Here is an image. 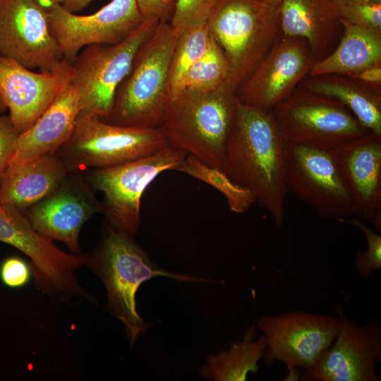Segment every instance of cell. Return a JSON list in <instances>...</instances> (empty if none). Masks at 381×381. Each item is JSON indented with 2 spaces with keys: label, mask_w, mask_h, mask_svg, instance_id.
Masks as SVG:
<instances>
[{
  "label": "cell",
  "mask_w": 381,
  "mask_h": 381,
  "mask_svg": "<svg viewBox=\"0 0 381 381\" xmlns=\"http://www.w3.org/2000/svg\"><path fill=\"white\" fill-rule=\"evenodd\" d=\"M284 146L272 111L244 104L237 99L222 171L252 193L255 202L272 214L277 226L284 221L288 192Z\"/></svg>",
  "instance_id": "cell-1"
},
{
  "label": "cell",
  "mask_w": 381,
  "mask_h": 381,
  "mask_svg": "<svg viewBox=\"0 0 381 381\" xmlns=\"http://www.w3.org/2000/svg\"><path fill=\"white\" fill-rule=\"evenodd\" d=\"M236 91L227 80L214 89H183L171 97L160 126L169 145L222 170L236 117Z\"/></svg>",
  "instance_id": "cell-2"
},
{
  "label": "cell",
  "mask_w": 381,
  "mask_h": 381,
  "mask_svg": "<svg viewBox=\"0 0 381 381\" xmlns=\"http://www.w3.org/2000/svg\"><path fill=\"white\" fill-rule=\"evenodd\" d=\"M86 263L103 282L109 311L124 325L131 346L151 325L145 322L136 310L135 295L143 282L157 276L180 282H214L159 267L131 235L111 224L106 227L94 253L85 258Z\"/></svg>",
  "instance_id": "cell-3"
},
{
  "label": "cell",
  "mask_w": 381,
  "mask_h": 381,
  "mask_svg": "<svg viewBox=\"0 0 381 381\" xmlns=\"http://www.w3.org/2000/svg\"><path fill=\"white\" fill-rule=\"evenodd\" d=\"M179 35L167 21L159 23L138 49L104 121L124 126L160 127L171 99L169 68Z\"/></svg>",
  "instance_id": "cell-4"
},
{
  "label": "cell",
  "mask_w": 381,
  "mask_h": 381,
  "mask_svg": "<svg viewBox=\"0 0 381 381\" xmlns=\"http://www.w3.org/2000/svg\"><path fill=\"white\" fill-rule=\"evenodd\" d=\"M223 51L237 90L279 34L278 6L264 0H218L207 23Z\"/></svg>",
  "instance_id": "cell-5"
},
{
  "label": "cell",
  "mask_w": 381,
  "mask_h": 381,
  "mask_svg": "<svg viewBox=\"0 0 381 381\" xmlns=\"http://www.w3.org/2000/svg\"><path fill=\"white\" fill-rule=\"evenodd\" d=\"M160 21L145 18L125 40L116 44H92L82 49L72 66L70 84L78 91L79 114L105 121L117 88L128 74L136 54Z\"/></svg>",
  "instance_id": "cell-6"
},
{
  "label": "cell",
  "mask_w": 381,
  "mask_h": 381,
  "mask_svg": "<svg viewBox=\"0 0 381 381\" xmlns=\"http://www.w3.org/2000/svg\"><path fill=\"white\" fill-rule=\"evenodd\" d=\"M272 113L285 143L331 150L370 133L343 103L300 84Z\"/></svg>",
  "instance_id": "cell-7"
},
{
  "label": "cell",
  "mask_w": 381,
  "mask_h": 381,
  "mask_svg": "<svg viewBox=\"0 0 381 381\" xmlns=\"http://www.w3.org/2000/svg\"><path fill=\"white\" fill-rule=\"evenodd\" d=\"M169 145L160 127L119 126L79 114L71 138L54 155L70 171L120 165L152 155Z\"/></svg>",
  "instance_id": "cell-8"
},
{
  "label": "cell",
  "mask_w": 381,
  "mask_h": 381,
  "mask_svg": "<svg viewBox=\"0 0 381 381\" xmlns=\"http://www.w3.org/2000/svg\"><path fill=\"white\" fill-rule=\"evenodd\" d=\"M188 153L169 145L148 156L120 165L95 169L94 188L103 194L102 212L110 224L131 236L140 224V201L147 187L162 172L180 171Z\"/></svg>",
  "instance_id": "cell-9"
},
{
  "label": "cell",
  "mask_w": 381,
  "mask_h": 381,
  "mask_svg": "<svg viewBox=\"0 0 381 381\" xmlns=\"http://www.w3.org/2000/svg\"><path fill=\"white\" fill-rule=\"evenodd\" d=\"M288 191L311 206L320 217L338 220L355 215V207L330 150L285 143Z\"/></svg>",
  "instance_id": "cell-10"
},
{
  "label": "cell",
  "mask_w": 381,
  "mask_h": 381,
  "mask_svg": "<svg viewBox=\"0 0 381 381\" xmlns=\"http://www.w3.org/2000/svg\"><path fill=\"white\" fill-rule=\"evenodd\" d=\"M0 54L30 70L72 68L51 33L46 6L37 0H0Z\"/></svg>",
  "instance_id": "cell-11"
},
{
  "label": "cell",
  "mask_w": 381,
  "mask_h": 381,
  "mask_svg": "<svg viewBox=\"0 0 381 381\" xmlns=\"http://www.w3.org/2000/svg\"><path fill=\"white\" fill-rule=\"evenodd\" d=\"M256 326L266 339L265 365L279 361L302 371L318 361L338 332L337 317L303 310L260 316Z\"/></svg>",
  "instance_id": "cell-12"
},
{
  "label": "cell",
  "mask_w": 381,
  "mask_h": 381,
  "mask_svg": "<svg viewBox=\"0 0 381 381\" xmlns=\"http://www.w3.org/2000/svg\"><path fill=\"white\" fill-rule=\"evenodd\" d=\"M0 241L28 257L36 285L43 293L86 295L75 274V270L85 264V258L60 250L52 240L37 233L20 210L0 205Z\"/></svg>",
  "instance_id": "cell-13"
},
{
  "label": "cell",
  "mask_w": 381,
  "mask_h": 381,
  "mask_svg": "<svg viewBox=\"0 0 381 381\" xmlns=\"http://www.w3.org/2000/svg\"><path fill=\"white\" fill-rule=\"evenodd\" d=\"M317 60L307 41L280 33L270 49L238 87L243 104L272 111L308 75Z\"/></svg>",
  "instance_id": "cell-14"
},
{
  "label": "cell",
  "mask_w": 381,
  "mask_h": 381,
  "mask_svg": "<svg viewBox=\"0 0 381 381\" xmlns=\"http://www.w3.org/2000/svg\"><path fill=\"white\" fill-rule=\"evenodd\" d=\"M338 332L330 346L310 369L305 381H380L375 364L381 363V325L375 320L363 325L348 319L337 306Z\"/></svg>",
  "instance_id": "cell-15"
},
{
  "label": "cell",
  "mask_w": 381,
  "mask_h": 381,
  "mask_svg": "<svg viewBox=\"0 0 381 381\" xmlns=\"http://www.w3.org/2000/svg\"><path fill=\"white\" fill-rule=\"evenodd\" d=\"M49 26L64 59L72 65L78 53L92 44H116L143 21L136 0H111L87 16L70 13L60 4L47 6Z\"/></svg>",
  "instance_id": "cell-16"
},
{
  "label": "cell",
  "mask_w": 381,
  "mask_h": 381,
  "mask_svg": "<svg viewBox=\"0 0 381 381\" xmlns=\"http://www.w3.org/2000/svg\"><path fill=\"white\" fill-rule=\"evenodd\" d=\"M102 205L83 179L68 176L51 195L26 210L25 217L32 228L50 240L65 243L74 253H80L78 236Z\"/></svg>",
  "instance_id": "cell-17"
},
{
  "label": "cell",
  "mask_w": 381,
  "mask_h": 381,
  "mask_svg": "<svg viewBox=\"0 0 381 381\" xmlns=\"http://www.w3.org/2000/svg\"><path fill=\"white\" fill-rule=\"evenodd\" d=\"M71 70L33 72L0 54V94L18 134L28 130L70 84Z\"/></svg>",
  "instance_id": "cell-18"
},
{
  "label": "cell",
  "mask_w": 381,
  "mask_h": 381,
  "mask_svg": "<svg viewBox=\"0 0 381 381\" xmlns=\"http://www.w3.org/2000/svg\"><path fill=\"white\" fill-rule=\"evenodd\" d=\"M330 151L351 195L355 215L381 231V136L370 132Z\"/></svg>",
  "instance_id": "cell-19"
},
{
  "label": "cell",
  "mask_w": 381,
  "mask_h": 381,
  "mask_svg": "<svg viewBox=\"0 0 381 381\" xmlns=\"http://www.w3.org/2000/svg\"><path fill=\"white\" fill-rule=\"evenodd\" d=\"M278 9L280 33L305 39L317 61L339 44L343 26L331 0H282Z\"/></svg>",
  "instance_id": "cell-20"
},
{
  "label": "cell",
  "mask_w": 381,
  "mask_h": 381,
  "mask_svg": "<svg viewBox=\"0 0 381 381\" xmlns=\"http://www.w3.org/2000/svg\"><path fill=\"white\" fill-rule=\"evenodd\" d=\"M78 115V93L68 84L42 116L28 130L18 135L8 164L54 154L71 138Z\"/></svg>",
  "instance_id": "cell-21"
},
{
  "label": "cell",
  "mask_w": 381,
  "mask_h": 381,
  "mask_svg": "<svg viewBox=\"0 0 381 381\" xmlns=\"http://www.w3.org/2000/svg\"><path fill=\"white\" fill-rule=\"evenodd\" d=\"M68 172L54 154L10 164L0 181V205L26 210L54 193Z\"/></svg>",
  "instance_id": "cell-22"
},
{
  "label": "cell",
  "mask_w": 381,
  "mask_h": 381,
  "mask_svg": "<svg viewBox=\"0 0 381 381\" xmlns=\"http://www.w3.org/2000/svg\"><path fill=\"white\" fill-rule=\"evenodd\" d=\"M343 33L331 54L315 63L308 76L325 74L351 75L381 65V32L340 19Z\"/></svg>",
  "instance_id": "cell-23"
},
{
  "label": "cell",
  "mask_w": 381,
  "mask_h": 381,
  "mask_svg": "<svg viewBox=\"0 0 381 381\" xmlns=\"http://www.w3.org/2000/svg\"><path fill=\"white\" fill-rule=\"evenodd\" d=\"M300 85L339 100L371 133L381 136V87L341 74L307 75Z\"/></svg>",
  "instance_id": "cell-24"
},
{
  "label": "cell",
  "mask_w": 381,
  "mask_h": 381,
  "mask_svg": "<svg viewBox=\"0 0 381 381\" xmlns=\"http://www.w3.org/2000/svg\"><path fill=\"white\" fill-rule=\"evenodd\" d=\"M258 330L256 324H253L246 329L242 339L210 355L200 374L214 381H244L249 373H257L267 346L263 334L257 337Z\"/></svg>",
  "instance_id": "cell-25"
},
{
  "label": "cell",
  "mask_w": 381,
  "mask_h": 381,
  "mask_svg": "<svg viewBox=\"0 0 381 381\" xmlns=\"http://www.w3.org/2000/svg\"><path fill=\"white\" fill-rule=\"evenodd\" d=\"M179 171L202 181L221 192L232 212H244L255 202L248 190L232 181L222 170L211 167L191 155L188 154Z\"/></svg>",
  "instance_id": "cell-26"
},
{
  "label": "cell",
  "mask_w": 381,
  "mask_h": 381,
  "mask_svg": "<svg viewBox=\"0 0 381 381\" xmlns=\"http://www.w3.org/2000/svg\"><path fill=\"white\" fill-rule=\"evenodd\" d=\"M211 40L206 25L179 35L169 68L171 97L179 90L187 71L207 52Z\"/></svg>",
  "instance_id": "cell-27"
},
{
  "label": "cell",
  "mask_w": 381,
  "mask_h": 381,
  "mask_svg": "<svg viewBox=\"0 0 381 381\" xmlns=\"http://www.w3.org/2000/svg\"><path fill=\"white\" fill-rule=\"evenodd\" d=\"M229 76L227 59L212 37L208 50L187 71L178 92L183 89H214L229 80Z\"/></svg>",
  "instance_id": "cell-28"
},
{
  "label": "cell",
  "mask_w": 381,
  "mask_h": 381,
  "mask_svg": "<svg viewBox=\"0 0 381 381\" xmlns=\"http://www.w3.org/2000/svg\"><path fill=\"white\" fill-rule=\"evenodd\" d=\"M218 0H176L170 25L179 33L206 25Z\"/></svg>",
  "instance_id": "cell-29"
},
{
  "label": "cell",
  "mask_w": 381,
  "mask_h": 381,
  "mask_svg": "<svg viewBox=\"0 0 381 381\" xmlns=\"http://www.w3.org/2000/svg\"><path fill=\"white\" fill-rule=\"evenodd\" d=\"M338 222L350 224L358 228L365 235L368 248L358 251L354 258L357 272L362 277H370L381 268V236L374 231L364 220L359 217L343 218Z\"/></svg>",
  "instance_id": "cell-30"
},
{
  "label": "cell",
  "mask_w": 381,
  "mask_h": 381,
  "mask_svg": "<svg viewBox=\"0 0 381 381\" xmlns=\"http://www.w3.org/2000/svg\"><path fill=\"white\" fill-rule=\"evenodd\" d=\"M340 19L381 32V1L333 5Z\"/></svg>",
  "instance_id": "cell-31"
},
{
  "label": "cell",
  "mask_w": 381,
  "mask_h": 381,
  "mask_svg": "<svg viewBox=\"0 0 381 381\" xmlns=\"http://www.w3.org/2000/svg\"><path fill=\"white\" fill-rule=\"evenodd\" d=\"M32 269L23 259L11 256L6 258L0 265V279L8 288L19 289L30 280Z\"/></svg>",
  "instance_id": "cell-32"
},
{
  "label": "cell",
  "mask_w": 381,
  "mask_h": 381,
  "mask_svg": "<svg viewBox=\"0 0 381 381\" xmlns=\"http://www.w3.org/2000/svg\"><path fill=\"white\" fill-rule=\"evenodd\" d=\"M18 133L9 116H0V181L14 153Z\"/></svg>",
  "instance_id": "cell-33"
},
{
  "label": "cell",
  "mask_w": 381,
  "mask_h": 381,
  "mask_svg": "<svg viewBox=\"0 0 381 381\" xmlns=\"http://www.w3.org/2000/svg\"><path fill=\"white\" fill-rule=\"evenodd\" d=\"M176 0H136L144 18L155 17L159 21H167L174 8Z\"/></svg>",
  "instance_id": "cell-34"
},
{
  "label": "cell",
  "mask_w": 381,
  "mask_h": 381,
  "mask_svg": "<svg viewBox=\"0 0 381 381\" xmlns=\"http://www.w3.org/2000/svg\"><path fill=\"white\" fill-rule=\"evenodd\" d=\"M349 76L355 78L366 84L381 87V65L366 68Z\"/></svg>",
  "instance_id": "cell-35"
},
{
  "label": "cell",
  "mask_w": 381,
  "mask_h": 381,
  "mask_svg": "<svg viewBox=\"0 0 381 381\" xmlns=\"http://www.w3.org/2000/svg\"><path fill=\"white\" fill-rule=\"evenodd\" d=\"M94 0H64L61 6L70 13H75L83 10Z\"/></svg>",
  "instance_id": "cell-36"
},
{
  "label": "cell",
  "mask_w": 381,
  "mask_h": 381,
  "mask_svg": "<svg viewBox=\"0 0 381 381\" xmlns=\"http://www.w3.org/2000/svg\"><path fill=\"white\" fill-rule=\"evenodd\" d=\"M289 373L284 380H298L301 377L302 371L296 368H287Z\"/></svg>",
  "instance_id": "cell-37"
},
{
  "label": "cell",
  "mask_w": 381,
  "mask_h": 381,
  "mask_svg": "<svg viewBox=\"0 0 381 381\" xmlns=\"http://www.w3.org/2000/svg\"><path fill=\"white\" fill-rule=\"evenodd\" d=\"M381 0H331L333 5H343L358 2H377Z\"/></svg>",
  "instance_id": "cell-38"
},
{
  "label": "cell",
  "mask_w": 381,
  "mask_h": 381,
  "mask_svg": "<svg viewBox=\"0 0 381 381\" xmlns=\"http://www.w3.org/2000/svg\"><path fill=\"white\" fill-rule=\"evenodd\" d=\"M37 1H38L39 2H40L42 4H43L45 6H50L52 4H61L64 1V0H37Z\"/></svg>",
  "instance_id": "cell-39"
},
{
  "label": "cell",
  "mask_w": 381,
  "mask_h": 381,
  "mask_svg": "<svg viewBox=\"0 0 381 381\" xmlns=\"http://www.w3.org/2000/svg\"><path fill=\"white\" fill-rule=\"evenodd\" d=\"M7 107L0 94V113L5 111Z\"/></svg>",
  "instance_id": "cell-40"
},
{
  "label": "cell",
  "mask_w": 381,
  "mask_h": 381,
  "mask_svg": "<svg viewBox=\"0 0 381 381\" xmlns=\"http://www.w3.org/2000/svg\"><path fill=\"white\" fill-rule=\"evenodd\" d=\"M264 1L269 4L278 6L282 0H264Z\"/></svg>",
  "instance_id": "cell-41"
}]
</instances>
